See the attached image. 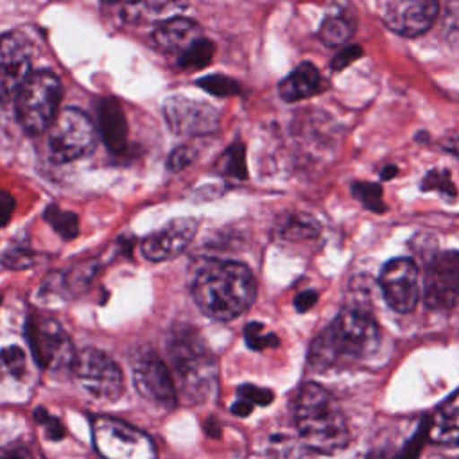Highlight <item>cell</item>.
I'll return each instance as SVG.
<instances>
[{"instance_id": "cell-1", "label": "cell", "mask_w": 459, "mask_h": 459, "mask_svg": "<svg viewBox=\"0 0 459 459\" xmlns=\"http://www.w3.org/2000/svg\"><path fill=\"white\" fill-rule=\"evenodd\" d=\"M192 296L199 310L215 321L242 316L255 301L256 280L247 265L233 260H208L195 273Z\"/></svg>"}, {"instance_id": "cell-2", "label": "cell", "mask_w": 459, "mask_h": 459, "mask_svg": "<svg viewBox=\"0 0 459 459\" xmlns=\"http://www.w3.org/2000/svg\"><path fill=\"white\" fill-rule=\"evenodd\" d=\"M167 359L176 391L186 403H203L215 394L219 366L195 326L176 323L169 330Z\"/></svg>"}, {"instance_id": "cell-3", "label": "cell", "mask_w": 459, "mask_h": 459, "mask_svg": "<svg viewBox=\"0 0 459 459\" xmlns=\"http://www.w3.org/2000/svg\"><path fill=\"white\" fill-rule=\"evenodd\" d=\"M380 344V326L366 310L344 308L317 333L308 350V364L316 371L342 368L373 355Z\"/></svg>"}, {"instance_id": "cell-4", "label": "cell", "mask_w": 459, "mask_h": 459, "mask_svg": "<svg viewBox=\"0 0 459 459\" xmlns=\"http://www.w3.org/2000/svg\"><path fill=\"white\" fill-rule=\"evenodd\" d=\"M294 421L305 446L317 454H337L350 443V430L337 400L319 384L307 382L294 402Z\"/></svg>"}, {"instance_id": "cell-5", "label": "cell", "mask_w": 459, "mask_h": 459, "mask_svg": "<svg viewBox=\"0 0 459 459\" xmlns=\"http://www.w3.org/2000/svg\"><path fill=\"white\" fill-rule=\"evenodd\" d=\"M61 100V82L52 70L32 72L16 97L18 122L29 134L48 129L57 117Z\"/></svg>"}, {"instance_id": "cell-6", "label": "cell", "mask_w": 459, "mask_h": 459, "mask_svg": "<svg viewBox=\"0 0 459 459\" xmlns=\"http://www.w3.org/2000/svg\"><path fill=\"white\" fill-rule=\"evenodd\" d=\"M25 335L39 368L47 371H72L75 350L65 328L45 314H30L25 323Z\"/></svg>"}, {"instance_id": "cell-7", "label": "cell", "mask_w": 459, "mask_h": 459, "mask_svg": "<svg viewBox=\"0 0 459 459\" xmlns=\"http://www.w3.org/2000/svg\"><path fill=\"white\" fill-rule=\"evenodd\" d=\"M93 446L104 459H154L152 439L140 429L111 418L97 416L91 421Z\"/></svg>"}, {"instance_id": "cell-8", "label": "cell", "mask_w": 459, "mask_h": 459, "mask_svg": "<svg viewBox=\"0 0 459 459\" xmlns=\"http://www.w3.org/2000/svg\"><path fill=\"white\" fill-rule=\"evenodd\" d=\"M70 373L77 385L99 402H115L124 393V377L118 364L97 348L81 350Z\"/></svg>"}, {"instance_id": "cell-9", "label": "cell", "mask_w": 459, "mask_h": 459, "mask_svg": "<svg viewBox=\"0 0 459 459\" xmlns=\"http://www.w3.org/2000/svg\"><path fill=\"white\" fill-rule=\"evenodd\" d=\"M48 154L56 163L74 161L88 154L95 145L91 120L79 109H63L48 127Z\"/></svg>"}, {"instance_id": "cell-10", "label": "cell", "mask_w": 459, "mask_h": 459, "mask_svg": "<svg viewBox=\"0 0 459 459\" xmlns=\"http://www.w3.org/2000/svg\"><path fill=\"white\" fill-rule=\"evenodd\" d=\"M131 373L134 387L143 400L163 411H172L178 405L172 373L152 350H140L133 355Z\"/></svg>"}, {"instance_id": "cell-11", "label": "cell", "mask_w": 459, "mask_h": 459, "mask_svg": "<svg viewBox=\"0 0 459 459\" xmlns=\"http://www.w3.org/2000/svg\"><path fill=\"white\" fill-rule=\"evenodd\" d=\"M163 118L178 136H206L219 129L221 113L208 102L185 95H170L163 102Z\"/></svg>"}, {"instance_id": "cell-12", "label": "cell", "mask_w": 459, "mask_h": 459, "mask_svg": "<svg viewBox=\"0 0 459 459\" xmlns=\"http://www.w3.org/2000/svg\"><path fill=\"white\" fill-rule=\"evenodd\" d=\"M32 43L22 30H9L0 36V102H9L30 77Z\"/></svg>"}, {"instance_id": "cell-13", "label": "cell", "mask_w": 459, "mask_h": 459, "mask_svg": "<svg viewBox=\"0 0 459 459\" xmlns=\"http://www.w3.org/2000/svg\"><path fill=\"white\" fill-rule=\"evenodd\" d=\"M378 285L385 303L400 314L412 312L420 298L418 267L409 258H393L384 264Z\"/></svg>"}, {"instance_id": "cell-14", "label": "cell", "mask_w": 459, "mask_h": 459, "mask_svg": "<svg viewBox=\"0 0 459 459\" xmlns=\"http://www.w3.org/2000/svg\"><path fill=\"white\" fill-rule=\"evenodd\" d=\"M459 298V258L452 253L434 256L423 278V299L432 310H446Z\"/></svg>"}, {"instance_id": "cell-15", "label": "cell", "mask_w": 459, "mask_h": 459, "mask_svg": "<svg viewBox=\"0 0 459 459\" xmlns=\"http://www.w3.org/2000/svg\"><path fill=\"white\" fill-rule=\"evenodd\" d=\"M437 11L439 4L434 0H396L384 5L382 20L393 32L405 38H416L432 27Z\"/></svg>"}, {"instance_id": "cell-16", "label": "cell", "mask_w": 459, "mask_h": 459, "mask_svg": "<svg viewBox=\"0 0 459 459\" xmlns=\"http://www.w3.org/2000/svg\"><path fill=\"white\" fill-rule=\"evenodd\" d=\"M197 231V221L192 217H181L167 222L158 231L147 235L142 240V255L151 262H163L178 256L185 251Z\"/></svg>"}, {"instance_id": "cell-17", "label": "cell", "mask_w": 459, "mask_h": 459, "mask_svg": "<svg viewBox=\"0 0 459 459\" xmlns=\"http://www.w3.org/2000/svg\"><path fill=\"white\" fill-rule=\"evenodd\" d=\"M201 38L203 34L195 22L183 16H172L154 27L151 34V45L161 54L179 57Z\"/></svg>"}, {"instance_id": "cell-18", "label": "cell", "mask_w": 459, "mask_h": 459, "mask_svg": "<svg viewBox=\"0 0 459 459\" xmlns=\"http://www.w3.org/2000/svg\"><path fill=\"white\" fill-rule=\"evenodd\" d=\"M429 439L439 445H459V391L448 396L427 420Z\"/></svg>"}, {"instance_id": "cell-19", "label": "cell", "mask_w": 459, "mask_h": 459, "mask_svg": "<svg viewBox=\"0 0 459 459\" xmlns=\"http://www.w3.org/2000/svg\"><path fill=\"white\" fill-rule=\"evenodd\" d=\"M99 127L106 147L111 152H122L127 145V120L122 106L115 99H102L97 108Z\"/></svg>"}, {"instance_id": "cell-20", "label": "cell", "mask_w": 459, "mask_h": 459, "mask_svg": "<svg viewBox=\"0 0 459 459\" xmlns=\"http://www.w3.org/2000/svg\"><path fill=\"white\" fill-rule=\"evenodd\" d=\"M321 91V75L312 63L298 65L290 75L278 84V93L285 102H298Z\"/></svg>"}, {"instance_id": "cell-21", "label": "cell", "mask_w": 459, "mask_h": 459, "mask_svg": "<svg viewBox=\"0 0 459 459\" xmlns=\"http://www.w3.org/2000/svg\"><path fill=\"white\" fill-rule=\"evenodd\" d=\"M276 233L289 242L310 240L319 235V222L307 213H289L278 222Z\"/></svg>"}, {"instance_id": "cell-22", "label": "cell", "mask_w": 459, "mask_h": 459, "mask_svg": "<svg viewBox=\"0 0 459 459\" xmlns=\"http://www.w3.org/2000/svg\"><path fill=\"white\" fill-rule=\"evenodd\" d=\"M27 375L25 351L20 346L0 350V389L23 382Z\"/></svg>"}, {"instance_id": "cell-23", "label": "cell", "mask_w": 459, "mask_h": 459, "mask_svg": "<svg viewBox=\"0 0 459 459\" xmlns=\"http://www.w3.org/2000/svg\"><path fill=\"white\" fill-rule=\"evenodd\" d=\"M355 30V20L344 13L330 14L319 27V39L326 47H341L344 45Z\"/></svg>"}, {"instance_id": "cell-24", "label": "cell", "mask_w": 459, "mask_h": 459, "mask_svg": "<svg viewBox=\"0 0 459 459\" xmlns=\"http://www.w3.org/2000/svg\"><path fill=\"white\" fill-rule=\"evenodd\" d=\"M178 7L176 4H163V2H142V4H122L118 5L120 18L126 23H143L151 20H161L167 9Z\"/></svg>"}, {"instance_id": "cell-25", "label": "cell", "mask_w": 459, "mask_h": 459, "mask_svg": "<svg viewBox=\"0 0 459 459\" xmlns=\"http://www.w3.org/2000/svg\"><path fill=\"white\" fill-rule=\"evenodd\" d=\"M215 170L222 176L244 179L247 176L246 167V149L242 142H233L217 160Z\"/></svg>"}, {"instance_id": "cell-26", "label": "cell", "mask_w": 459, "mask_h": 459, "mask_svg": "<svg viewBox=\"0 0 459 459\" xmlns=\"http://www.w3.org/2000/svg\"><path fill=\"white\" fill-rule=\"evenodd\" d=\"M43 219L54 228V231L65 238V240H72L79 235V217L74 212H66L56 204H50L45 213Z\"/></svg>"}, {"instance_id": "cell-27", "label": "cell", "mask_w": 459, "mask_h": 459, "mask_svg": "<svg viewBox=\"0 0 459 459\" xmlns=\"http://www.w3.org/2000/svg\"><path fill=\"white\" fill-rule=\"evenodd\" d=\"M215 54V45L208 38L197 39L186 52L178 57V65L185 70H201L204 68Z\"/></svg>"}, {"instance_id": "cell-28", "label": "cell", "mask_w": 459, "mask_h": 459, "mask_svg": "<svg viewBox=\"0 0 459 459\" xmlns=\"http://www.w3.org/2000/svg\"><path fill=\"white\" fill-rule=\"evenodd\" d=\"M420 188L423 192H429V190L437 192L441 197H445L448 201H454L457 197V188H455V185L452 181V176H450V172L446 169H432V170H429L423 176V179L420 183Z\"/></svg>"}, {"instance_id": "cell-29", "label": "cell", "mask_w": 459, "mask_h": 459, "mask_svg": "<svg viewBox=\"0 0 459 459\" xmlns=\"http://www.w3.org/2000/svg\"><path fill=\"white\" fill-rule=\"evenodd\" d=\"M351 194L364 208L375 213H384L385 212V203L382 201V186L377 183L369 181H359L351 185Z\"/></svg>"}, {"instance_id": "cell-30", "label": "cell", "mask_w": 459, "mask_h": 459, "mask_svg": "<svg viewBox=\"0 0 459 459\" xmlns=\"http://www.w3.org/2000/svg\"><path fill=\"white\" fill-rule=\"evenodd\" d=\"M197 84L206 90L208 93L212 95H217V97H230V95H235L240 91V84L226 75H204L197 81Z\"/></svg>"}, {"instance_id": "cell-31", "label": "cell", "mask_w": 459, "mask_h": 459, "mask_svg": "<svg viewBox=\"0 0 459 459\" xmlns=\"http://www.w3.org/2000/svg\"><path fill=\"white\" fill-rule=\"evenodd\" d=\"M244 339L251 350H265V348H274L280 344V339L274 333L264 332V325L256 323V321L246 325Z\"/></svg>"}, {"instance_id": "cell-32", "label": "cell", "mask_w": 459, "mask_h": 459, "mask_svg": "<svg viewBox=\"0 0 459 459\" xmlns=\"http://www.w3.org/2000/svg\"><path fill=\"white\" fill-rule=\"evenodd\" d=\"M427 439H429V425H427V420H423L416 429V432L405 441L396 459H418Z\"/></svg>"}, {"instance_id": "cell-33", "label": "cell", "mask_w": 459, "mask_h": 459, "mask_svg": "<svg viewBox=\"0 0 459 459\" xmlns=\"http://www.w3.org/2000/svg\"><path fill=\"white\" fill-rule=\"evenodd\" d=\"M36 264V253L29 251L25 246H14L4 255V265L9 269H25Z\"/></svg>"}, {"instance_id": "cell-34", "label": "cell", "mask_w": 459, "mask_h": 459, "mask_svg": "<svg viewBox=\"0 0 459 459\" xmlns=\"http://www.w3.org/2000/svg\"><path fill=\"white\" fill-rule=\"evenodd\" d=\"M237 394L240 400H246L249 402L253 407L255 405H269L274 398L273 391L265 389V387H258V385H253V384H244L237 389Z\"/></svg>"}, {"instance_id": "cell-35", "label": "cell", "mask_w": 459, "mask_h": 459, "mask_svg": "<svg viewBox=\"0 0 459 459\" xmlns=\"http://www.w3.org/2000/svg\"><path fill=\"white\" fill-rule=\"evenodd\" d=\"M34 420H36V423H39L45 429V434H47L48 439L57 441L65 436V427L61 425V421L56 416L48 414L45 409H41V407L36 409L34 411Z\"/></svg>"}, {"instance_id": "cell-36", "label": "cell", "mask_w": 459, "mask_h": 459, "mask_svg": "<svg viewBox=\"0 0 459 459\" xmlns=\"http://www.w3.org/2000/svg\"><path fill=\"white\" fill-rule=\"evenodd\" d=\"M194 158H195L194 147H190V145H181V147H178V149H174V151L170 152L169 161H167V167H169V170H172V172H179V170H183L185 167H188V165L194 161Z\"/></svg>"}, {"instance_id": "cell-37", "label": "cell", "mask_w": 459, "mask_h": 459, "mask_svg": "<svg viewBox=\"0 0 459 459\" xmlns=\"http://www.w3.org/2000/svg\"><path fill=\"white\" fill-rule=\"evenodd\" d=\"M362 54H364V50L360 45H348L341 52H337V56L332 59L330 66L333 72H339V70L350 66L353 61H357Z\"/></svg>"}, {"instance_id": "cell-38", "label": "cell", "mask_w": 459, "mask_h": 459, "mask_svg": "<svg viewBox=\"0 0 459 459\" xmlns=\"http://www.w3.org/2000/svg\"><path fill=\"white\" fill-rule=\"evenodd\" d=\"M14 206H16L14 197L9 192L0 190V228H4L11 221Z\"/></svg>"}, {"instance_id": "cell-39", "label": "cell", "mask_w": 459, "mask_h": 459, "mask_svg": "<svg viewBox=\"0 0 459 459\" xmlns=\"http://www.w3.org/2000/svg\"><path fill=\"white\" fill-rule=\"evenodd\" d=\"M317 301V292L316 290H301L296 298H294V307L298 312H307L310 310Z\"/></svg>"}, {"instance_id": "cell-40", "label": "cell", "mask_w": 459, "mask_h": 459, "mask_svg": "<svg viewBox=\"0 0 459 459\" xmlns=\"http://www.w3.org/2000/svg\"><path fill=\"white\" fill-rule=\"evenodd\" d=\"M0 459H32L25 448H9L0 452Z\"/></svg>"}, {"instance_id": "cell-41", "label": "cell", "mask_w": 459, "mask_h": 459, "mask_svg": "<svg viewBox=\"0 0 459 459\" xmlns=\"http://www.w3.org/2000/svg\"><path fill=\"white\" fill-rule=\"evenodd\" d=\"M251 411H253V405L249 402H246V400H240V398H238V402H235L231 405V412L237 414V416H242V418L251 414Z\"/></svg>"}, {"instance_id": "cell-42", "label": "cell", "mask_w": 459, "mask_h": 459, "mask_svg": "<svg viewBox=\"0 0 459 459\" xmlns=\"http://www.w3.org/2000/svg\"><path fill=\"white\" fill-rule=\"evenodd\" d=\"M441 145H443V149H446L448 152H452V154H455L459 158V136L446 138V140H443Z\"/></svg>"}, {"instance_id": "cell-43", "label": "cell", "mask_w": 459, "mask_h": 459, "mask_svg": "<svg viewBox=\"0 0 459 459\" xmlns=\"http://www.w3.org/2000/svg\"><path fill=\"white\" fill-rule=\"evenodd\" d=\"M396 167L394 165H389V167H384L382 169V172H380V176H382V179H391V178H394L396 176Z\"/></svg>"}, {"instance_id": "cell-44", "label": "cell", "mask_w": 459, "mask_h": 459, "mask_svg": "<svg viewBox=\"0 0 459 459\" xmlns=\"http://www.w3.org/2000/svg\"><path fill=\"white\" fill-rule=\"evenodd\" d=\"M430 459H454V457H448V455H439V454H437V455H432Z\"/></svg>"}, {"instance_id": "cell-45", "label": "cell", "mask_w": 459, "mask_h": 459, "mask_svg": "<svg viewBox=\"0 0 459 459\" xmlns=\"http://www.w3.org/2000/svg\"><path fill=\"white\" fill-rule=\"evenodd\" d=\"M0 299H2V298H0Z\"/></svg>"}]
</instances>
